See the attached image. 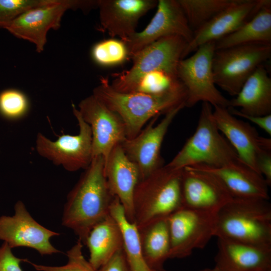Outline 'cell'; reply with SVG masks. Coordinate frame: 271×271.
<instances>
[{"instance_id": "obj_24", "label": "cell", "mask_w": 271, "mask_h": 271, "mask_svg": "<svg viewBox=\"0 0 271 271\" xmlns=\"http://www.w3.org/2000/svg\"><path fill=\"white\" fill-rule=\"evenodd\" d=\"M168 217H160L137 227L142 251L148 265L157 271H164L170 258L171 242Z\"/></svg>"}, {"instance_id": "obj_32", "label": "cell", "mask_w": 271, "mask_h": 271, "mask_svg": "<svg viewBox=\"0 0 271 271\" xmlns=\"http://www.w3.org/2000/svg\"><path fill=\"white\" fill-rule=\"evenodd\" d=\"M28 108L27 98L21 91L9 89L0 94V112L5 117L19 119L26 113Z\"/></svg>"}, {"instance_id": "obj_31", "label": "cell", "mask_w": 271, "mask_h": 271, "mask_svg": "<svg viewBox=\"0 0 271 271\" xmlns=\"http://www.w3.org/2000/svg\"><path fill=\"white\" fill-rule=\"evenodd\" d=\"M82 242L78 239L77 242L67 251V263L62 266H48L37 264L30 262L38 271H98L94 268L82 253Z\"/></svg>"}, {"instance_id": "obj_1", "label": "cell", "mask_w": 271, "mask_h": 271, "mask_svg": "<svg viewBox=\"0 0 271 271\" xmlns=\"http://www.w3.org/2000/svg\"><path fill=\"white\" fill-rule=\"evenodd\" d=\"M105 160L93 158L67 195L62 224L73 230L84 244L92 228L110 214L114 198L105 176Z\"/></svg>"}, {"instance_id": "obj_25", "label": "cell", "mask_w": 271, "mask_h": 271, "mask_svg": "<svg viewBox=\"0 0 271 271\" xmlns=\"http://www.w3.org/2000/svg\"><path fill=\"white\" fill-rule=\"evenodd\" d=\"M84 244L89 251L88 261L96 269L123 248L121 229L110 214L92 228Z\"/></svg>"}, {"instance_id": "obj_15", "label": "cell", "mask_w": 271, "mask_h": 271, "mask_svg": "<svg viewBox=\"0 0 271 271\" xmlns=\"http://www.w3.org/2000/svg\"><path fill=\"white\" fill-rule=\"evenodd\" d=\"M213 117L220 132L236 152L239 159L257 173L261 154L271 150V139L260 136L247 122L237 119L227 107L213 106Z\"/></svg>"}, {"instance_id": "obj_13", "label": "cell", "mask_w": 271, "mask_h": 271, "mask_svg": "<svg viewBox=\"0 0 271 271\" xmlns=\"http://www.w3.org/2000/svg\"><path fill=\"white\" fill-rule=\"evenodd\" d=\"M185 107L182 104L172 109L156 125L158 116L154 117L135 137L120 143L126 156L138 166L141 180L164 165L161 156L163 141L174 118Z\"/></svg>"}, {"instance_id": "obj_9", "label": "cell", "mask_w": 271, "mask_h": 271, "mask_svg": "<svg viewBox=\"0 0 271 271\" xmlns=\"http://www.w3.org/2000/svg\"><path fill=\"white\" fill-rule=\"evenodd\" d=\"M98 3V0H51L21 15L4 29L16 37L33 43L37 51L41 52L46 43L48 32L60 27L62 17L67 10L87 12L97 8Z\"/></svg>"}, {"instance_id": "obj_18", "label": "cell", "mask_w": 271, "mask_h": 271, "mask_svg": "<svg viewBox=\"0 0 271 271\" xmlns=\"http://www.w3.org/2000/svg\"><path fill=\"white\" fill-rule=\"evenodd\" d=\"M264 0H234L206 24L193 32L184 53L185 58L200 46L216 42L236 31L249 20L262 5Z\"/></svg>"}, {"instance_id": "obj_37", "label": "cell", "mask_w": 271, "mask_h": 271, "mask_svg": "<svg viewBox=\"0 0 271 271\" xmlns=\"http://www.w3.org/2000/svg\"><path fill=\"white\" fill-rule=\"evenodd\" d=\"M257 170L268 186L271 185V150L263 152L257 161Z\"/></svg>"}, {"instance_id": "obj_36", "label": "cell", "mask_w": 271, "mask_h": 271, "mask_svg": "<svg viewBox=\"0 0 271 271\" xmlns=\"http://www.w3.org/2000/svg\"><path fill=\"white\" fill-rule=\"evenodd\" d=\"M227 108L233 115L249 120L262 129L269 136L271 135V114L265 116H251L242 114L233 107H228Z\"/></svg>"}, {"instance_id": "obj_5", "label": "cell", "mask_w": 271, "mask_h": 271, "mask_svg": "<svg viewBox=\"0 0 271 271\" xmlns=\"http://www.w3.org/2000/svg\"><path fill=\"white\" fill-rule=\"evenodd\" d=\"M182 169L164 165L139 181L132 199L133 222L137 227L168 217L182 207Z\"/></svg>"}, {"instance_id": "obj_4", "label": "cell", "mask_w": 271, "mask_h": 271, "mask_svg": "<svg viewBox=\"0 0 271 271\" xmlns=\"http://www.w3.org/2000/svg\"><path fill=\"white\" fill-rule=\"evenodd\" d=\"M241 164L244 163L218 129L213 106L202 102L195 132L167 165L180 169L199 165L220 167Z\"/></svg>"}, {"instance_id": "obj_14", "label": "cell", "mask_w": 271, "mask_h": 271, "mask_svg": "<svg viewBox=\"0 0 271 271\" xmlns=\"http://www.w3.org/2000/svg\"><path fill=\"white\" fill-rule=\"evenodd\" d=\"M12 216L0 217V239L10 247L24 246L37 250L42 255L60 252L51 243L52 237L60 234L38 223L30 215L25 205L18 201Z\"/></svg>"}, {"instance_id": "obj_8", "label": "cell", "mask_w": 271, "mask_h": 271, "mask_svg": "<svg viewBox=\"0 0 271 271\" xmlns=\"http://www.w3.org/2000/svg\"><path fill=\"white\" fill-rule=\"evenodd\" d=\"M188 44L182 37L171 35L148 45L131 57L133 63L129 70L114 75L111 86L124 92L141 76L154 70H163L177 76V67L184 58Z\"/></svg>"}, {"instance_id": "obj_26", "label": "cell", "mask_w": 271, "mask_h": 271, "mask_svg": "<svg viewBox=\"0 0 271 271\" xmlns=\"http://www.w3.org/2000/svg\"><path fill=\"white\" fill-rule=\"evenodd\" d=\"M252 43L271 44L270 0H264L254 16L236 31L215 42V49Z\"/></svg>"}, {"instance_id": "obj_33", "label": "cell", "mask_w": 271, "mask_h": 271, "mask_svg": "<svg viewBox=\"0 0 271 271\" xmlns=\"http://www.w3.org/2000/svg\"><path fill=\"white\" fill-rule=\"evenodd\" d=\"M51 0H0V28H5L26 12L46 5Z\"/></svg>"}, {"instance_id": "obj_7", "label": "cell", "mask_w": 271, "mask_h": 271, "mask_svg": "<svg viewBox=\"0 0 271 271\" xmlns=\"http://www.w3.org/2000/svg\"><path fill=\"white\" fill-rule=\"evenodd\" d=\"M215 50V42H209L179 62L177 75L186 90V107H192L199 102L212 106H229V100L217 89L214 81L212 59Z\"/></svg>"}, {"instance_id": "obj_34", "label": "cell", "mask_w": 271, "mask_h": 271, "mask_svg": "<svg viewBox=\"0 0 271 271\" xmlns=\"http://www.w3.org/2000/svg\"><path fill=\"white\" fill-rule=\"evenodd\" d=\"M27 260L15 256L12 248L6 242L0 247V271H23L20 262Z\"/></svg>"}, {"instance_id": "obj_11", "label": "cell", "mask_w": 271, "mask_h": 271, "mask_svg": "<svg viewBox=\"0 0 271 271\" xmlns=\"http://www.w3.org/2000/svg\"><path fill=\"white\" fill-rule=\"evenodd\" d=\"M170 258H182L202 249L214 236L216 213L181 207L167 217Z\"/></svg>"}, {"instance_id": "obj_28", "label": "cell", "mask_w": 271, "mask_h": 271, "mask_svg": "<svg viewBox=\"0 0 271 271\" xmlns=\"http://www.w3.org/2000/svg\"><path fill=\"white\" fill-rule=\"evenodd\" d=\"M183 89H186L177 76L158 70L141 76L124 93L161 95Z\"/></svg>"}, {"instance_id": "obj_10", "label": "cell", "mask_w": 271, "mask_h": 271, "mask_svg": "<svg viewBox=\"0 0 271 271\" xmlns=\"http://www.w3.org/2000/svg\"><path fill=\"white\" fill-rule=\"evenodd\" d=\"M72 108L79 127L78 134H63L52 141L38 133L36 140V151L40 156L69 172L86 169L93 159L90 127L74 104Z\"/></svg>"}, {"instance_id": "obj_38", "label": "cell", "mask_w": 271, "mask_h": 271, "mask_svg": "<svg viewBox=\"0 0 271 271\" xmlns=\"http://www.w3.org/2000/svg\"><path fill=\"white\" fill-rule=\"evenodd\" d=\"M199 271H222L218 267L215 265L214 267L212 268H205L202 269L200 270Z\"/></svg>"}, {"instance_id": "obj_3", "label": "cell", "mask_w": 271, "mask_h": 271, "mask_svg": "<svg viewBox=\"0 0 271 271\" xmlns=\"http://www.w3.org/2000/svg\"><path fill=\"white\" fill-rule=\"evenodd\" d=\"M214 236L271 247L268 200L234 198L216 213Z\"/></svg>"}, {"instance_id": "obj_19", "label": "cell", "mask_w": 271, "mask_h": 271, "mask_svg": "<svg viewBox=\"0 0 271 271\" xmlns=\"http://www.w3.org/2000/svg\"><path fill=\"white\" fill-rule=\"evenodd\" d=\"M157 4V0H98L101 27L111 38L125 41L136 32L141 18Z\"/></svg>"}, {"instance_id": "obj_22", "label": "cell", "mask_w": 271, "mask_h": 271, "mask_svg": "<svg viewBox=\"0 0 271 271\" xmlns=\"http://www.w3.org/2000/svg\"><path fill=\"white\" fill-rule=\"evenodd\" d=\"M188 167L212 175L234 198L269 200L268 186L264 179L244 164L220 167L202 165Z\"/></svg>"}, {"instance_id": "obj_20", "label": "cell", "mask_w": 271, "mask_h": 271, "mask_svg": "<svg viewBox=\"0 0 271 271\" xmlns=\"http://www.w3.org/2000/svg\"><path fill=\"white\" fill-rule=\"evenodd\" d=\"M104 173L111 194L118 198L127 219L133 222V195L141 176L138 166L127 158L120 144L109 154Z\"/></svg>"}, {"instance_id": "obj_16", "label": "cell", "mask_w": 271, "mask_h": 271, "mask_svg": "<svg viewBox=\"0 0 271 271\" xmlns=\"http://www.w3.org/2000/svg\"><path fill=\"white\" fill-rule=\"evenodd\" d=\"M157 7L156 13L148 26L123 41L130 59L146 46L164 37L179 36L188 43L192 40L193 32L178 0H159Z\"/></svg>"}, {"instance_id": "obj_29", "label": "cell", "mask_w": 271, "mask_h": 271, "mask_svg": "<svg viewBox=\"0 0 271 271\" xmlns=\"http://www.w3.org/2000/svg\"><path fill=\"white\" fill-rule=\"evenodd\" d=\"M178 1L190 28L194 32L230 6L234 0H178Z\"/></svg>"}, {"instance_id": "obj_12", "label": "cell", "mask_w": 271, "mask_h": 271, "mask_svg": "<svg viewBox=\"0 0 271 271\" xmlns=\"http://www.w3.org/2000/svg\"><path fill=\"white\" fill-rule=\"evenodd\" d=\"M78 109L91 129L93 158L101 156L105 162L113 148L126 138L123 121L93 94L80 102Z\"/></svg>"}, {"instance_id": "obj_2", "label": "cell", "mask_w": 271, "mask_h": 271, "mask_svg": "<svg viewBox=\"0 0 271 271\" xmlns=\"http://www.w3.org/2000/svg\"><path fill=\"white\" fill-rule=\"evenodd\" d=\"M93 94L119 116L124 123L127 139L138 135L150 119L185 104L187 98L186 89L161 95L119 92L105 78L100 79Z\"/></svg>"}, {"instance_id": "obj_23", "label": "cell", "mask_w": 271, "mask_h": 271, "mask_svg": "<svg viewBox=\"0 0 271 271\" xmlns=\"http://www.w3.org/2000/svg\"><path fill=\"white\" fill-rule=\"evenodd\" d=\"M228 107H239L240 113L248 115L271 114V79L262 65L248 77L235 97L229 100Z\"/></svg>"}, {"instance_id": "obj_21", "label": "cell", "mask_w": 271, "mask_h": 271, "mask_svg": "<svg viewBox=\"0 0 271 271\" xmlns=\"http://www.w3.org/2000/svg\"><path fill=\"white\" fill-rule=\"evenodd\" d=\"M215 266L222 271H271V247L218 238Z\"/></svg>"}, {"instance_id": "obj_35", "label": "cell", "mask_w": 271, "mask_h": 271, "mask_svg": "<svg viewBox=\"0 0 271 271\" xmlns=\"http://www.w3.org/2000/svg\"><path fill=\"white\" fill-rule=\"evenodd\" d=\"M98 271H130L123 248L118 250Z\"/></svg>"}, {"instance_id": "obj_6", "label": "cell", "mask_w": 271, "mask_h": 271, "mask_svg": "<svg viewBox=\"0 0 271 271\" xmlns=\"http://www.w3.org/2000/svg\"><path fill=\"white\" fill-rule=\"evenodd\" d=\"M270 56V44L252 43L215 49L212 70L216 85L235 96L248 77Z\"/></svg>"}, {"instance_id": "obj_30", "label": "cell", "mask_w": 271, "mask_h": 271, "mask_svg": "<svg viewBox=\"0 0 271 271\" xmlns=\"http://www.w3.org/2000/svg\"><path fill=\"white\" fill-rule=\"evenodd\" d=\"M94 61L103 67H112L124 63L129 58L124 41L111 38L96 43L92 49Z\"/></svg>"}, {"instance_id": "obj_17", "label": "cell", "mask_w": 271, "mask_h": 271, "mask_svg": "<svg viewBox=\"0 0 271 271\" xmlns=\"http://www.w3.org/2000/svg\"><path fill=\"white\" fill-rule=\"evenodd\" d=\"M182 207L216 213L234 198L212 175L191 167L183 168Z\"/></svg>"}, {"instance_id": "obj_27", "label": "cell", "mask_w": 271, "mask_h": 271, "mask_svg": "<svg viewBox=\"0 0 271 271\" xmlns=\"http://www.w3.org/2000/svg\"><path fill=\"white\" fill-rule=\"evenodd\" d=\"M110 214L121 229L123 249L130 271H157L152 269L146 262L141 247L137 227L133 222L128 220L124 209L116 196L111 203Z\"/></svg>"}]
</instances>
